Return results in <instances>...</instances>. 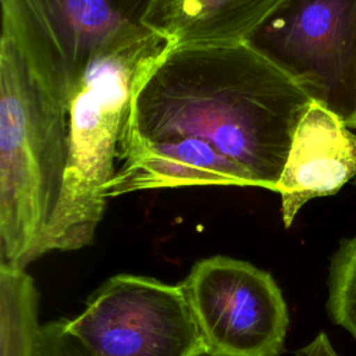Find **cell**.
I'll list each match as a JSON object with an SVG mask.
<instances>
[{
    "label": "cell",
    "instance_id": "6da1fadb",
    "mask_svg": "<svg viewBox=\"0 0 356 356\" xmlns=\"http://www.w3.org/2000/svg\"><path fill=\"white\" fill-rule=\"evenodd\" d=\"M310 103L302 83L253 40L171 44L132 96L104 195L192 186L275 192Z\"/></svg>",
    "mask_w": 356,
    "mask_h": 356
},
{
    "label": "cell",
    "instance_id": "7a4b0ae2",
    "mask_svg": "<svg viewBox=\"0 0 356 356\" xmlns=\"http://www.w3.org/2000/svg\"><path fill=\"white\" fill-rule=\"evenodd\" d=\"M67 108L0 42V264L25 268L49 253L67 170Z\"/></svg>",
    "mask_w": 356,
    "mask_h": 356
},
{
    "label": "cell",
    "instance_id": "3957f363",
    "mask_svg": "<svg viewBox=\"0 0 356 356\" xmlns=\"http://www.w3.org/2000/svg\"><path fill=\"white\" fill-rule=\"evenodd\" d=\"M171 44L147 29L106 49L88 64L67 107V170L49 252L76 250L93 242L132 96Z\"/></svg>",
    "mask_w": 356,
    "mask_h": 356
},
{
    "label": "cell",
    "instance_id": "277c9868",
    "mask_svg": "<svg viewBox=\"0 0 356 356\" xmlns=\"http://www.w3.org/2000/svg\"><path fill=\"white\" fill-rule=\"evenodd\" d=\"M150 0H0L1 33L17 46L38 82L64 106L88 64L149 28Z\"/></svg>",
    "mask_w": 356,
    "mask_h": 356
},
{
    "label": "cell",
    "instance_id": "5b68a950",
    "mask_svg": "<svg viewBox=\"0 0 356 356\" xmlns=\"http://www.w3.org/2000/svg\"><path fill=\"white\" fill-rule=\"evenodd\" d=\"M68 323L97 356H206L182 285L153 277H110Z\"/></svg>",
    "mask_w": 356,
    "mask_h": 356
},
{
    "label": "cell",
    "instance_id": "8992f818",
    "mask_svg": "<svg viewBox=\"0 0 356 356\" xmlns=\"http://www.w3.org/2000/svg\"><path fill=\"white\" fill-rule=\"evenodd\" d=\"M206 356H280L289 313L268 271L227 256L197 260L181 282Z\"/></svg>",
    "mask_w": 356,
    "mask_h": 356
},
{
    "label": "cell",
    "instance_id": "52a82bcc",
    "mask_svg": "<svg viewBox=\"0 0 356 356\" xmlns=\"http://www.w3.org/2000/svg\"><path fill=\"white\" fill-rule=\"evenodd\" d=\"M252 40L356 128V0H286Z\"/></svg>",
    "mask_w": 356,
    "mask_h": 356
},
{
    "label": "cell",
    "instance_id": "ba28073f",
    "mask_svg": "<svg viewBox=\"0 0 356 356\" xmlns=\"http://www.w3.org/2000/svg\"><path fill=\"white\" fill-rule=\"evenodd\" d=\"M356 177V134L312 100L299 120L275 192L285 228L316 197L332 196Z\"/></svg>",
    "mask_w": 356,
    "mask_h": 356
},
{
    "label": "cell",
    "instance_id": "9c48e42d",
    "mask_svg": "<svg viewBox=\"0 0 356 356\" xmlns=\"http://www.w3.org/2000/svg\"><path fill=\"white\" fill-rule=\"evenodd\" d=\"M286 0H150L143 25L174 46L252 40Z\"/></svg>",
    "mask_w": 356,
    "mask_h": 356
},
{
    "label": "cell",
    "instance_id": "30bf717a",
    "mask_svg": "<svg viewBox=\"0 0 356 356\" xmlns=\"http://www.w3.org/2000/svg\"><path fill=\"white\" fill-rule=\"evenodd\" d=\"M327 310L356 341V235L342 239L331 257Z\"/></svg>",
    "mask_w": 356,
    "mask_h": 356
},
{
    "label": "cell",
    "instance_id": "8fae6325",
    "mask_svg": "<svg viewBox=\"0 0 356 356\" xmlns=\"http://www.w3.org/2000/svg\"><path fill=\"white\" fill-rule=\"evenodd\" d=\"M32 356H97L70 327L68 318L39 325Z\"/></svg>",
    "mask_w": 356,
    "mask_h": 356
},
{
    "label": "cell",
    "instance_id": "7c38bea8",
    "mask_svg": "<svg viewBox=\"0 0 356 356\" xmlns=\"http://www.w3.org/2000/svg\"><path fill=\"white\" fill-rule=\"evenodd\" d=\"M295 356H341L325 332H318L309 343L296 350Z\"/></svg>",
    "mask_w": 356,
    "mask_h": 356
}]
</instances>
